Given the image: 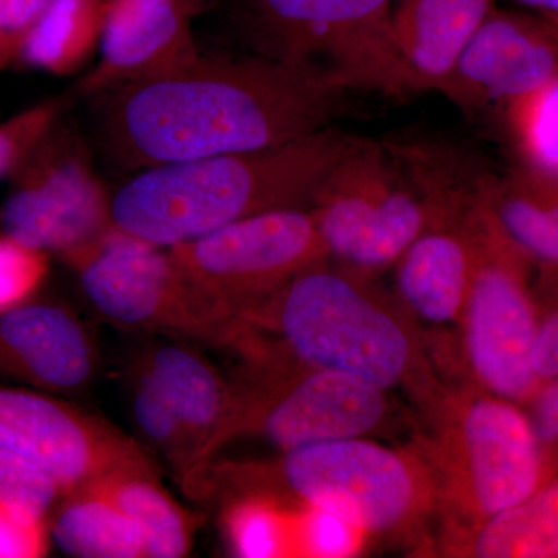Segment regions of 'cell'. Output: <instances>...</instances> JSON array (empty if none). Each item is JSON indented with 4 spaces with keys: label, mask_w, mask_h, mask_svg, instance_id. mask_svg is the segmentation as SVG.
<instances>
[{
    "label": "cell",
    "mask_w": 558,
    "mask_h": 558,
    "mask_svg": "<svg viewBox=\"0 0 558 558\" xmlns=\"http://www.w3.org/2000/svg\"><path fill=\"white\" fill-rule=\"evenodd\" d=\"M50 270V255L0 231V314L38 295Z\"/></svg>",
    "instance_id": "29"
},
{
    "label": "cell",
    "mask_w": 558,
    "mask_h": 558,
    "mask_svg": "<svg viewBox=\"0 0 558 558\" xmlns=\"http://www.w3.org/2000/svg\"><path fill=\"white\" fill-rule=\"evenodd\" d=\"M211 0H106L98 61L76 81L73 97L105 92L179 68L201 53L193 24Z\"/></svg>",
    "instance_id": "13"
},
{
    "label": "cell",
    "mask_w": 558,
    "mask_h": 558,
    "mask_svg": "<svg viewBox=\"0 0 558 558\" xmlns=\"http://www.w3.org/2000/svg\"><path fill=\"white\" fill-rule=\"evenodd\" d=\"M89 486L105 494L140 527L145 557H186L196 519L160 484L157 470H123Z\"/></svg>",
    "instance_id": "21"
},
{
    "label": "cell",
    "mask_w": 558,
    "mask_h": 558,
    "mask_svg": "<svg viewBox=\"0 0 558 558\" xmlns=\"http://www.w3.org/2000/svg\"><path fill=\"white\" fill-rule=\"evenodd\" d=\"M211 487V499L253 492L317 506L366 532L405 523L421 498V481L409 459L363 438L296 447L270 462H215Z\"/></svg>",
    "instance_id": "4"
},
{
    "label": "cell",
    "mask_w": 558,
    "mask_h": 558,
    "mask_svg": "<svg viewBox=\"0 0 558 558\" xmlns=\"http://www.w3.org/2000/svg\"><path fill=\"white\" fill-rule=\"evenodd\" d=\"M459 459L470 506L488 520L537 490L542 462L532 422L508 400H472L459 421Z\"/></svg>",
    "instance_id": "15"
},
{
    "label": "cell",
    "mask_w": 558,
    "mask_h": 558,
    "mask_svg": "<svg viewBox=\"0 0 558 558\" xmlns=\"http://www.w3.org/2000/svg\"><path fill=\"white\" fill-rule=\"evenodd\" d=\"M396 0H247L256 51L318 73L344 92L407 97L395 49Z\"/></svg>",
    "instance_id": "6"
},
{
    "label": "cell",
    "mask_w": 558,
    "mask_h": 558,
    "mask_svg": "<svg viewBox=\"0 0 558 558\" xmlns=\"http://www.w3.org/2000/svg\"><path fill=\"white\" fill-rule=\"evenodd\" d=\"M483 196L510 245L558 266V178L531 171L529 178L498 182L486 175Z\"/></svg>",
    "instance_id": "22"
},
{
    "label": "cell",
    "mask_w": 558,
    "mask_h": 558,
    "mask_svg": "<svg viewBox=\"0 0 558 558\" xmlns=\"http://www.w3.org/2000/svg\"><path fill=\"white\" fill-rule=\"evenodd\" d=\"M112 194L64 116L7 180L0 231L65 263L112 229Z\"/></svg>",
    "instance_id": "8"
},
{
    "label": "cell",
    "mask_w": 558,
    "mask_h": 558,
    "mask_svg": "<svg viewBox=\"0 0 558 558\" xmlns=\"http://www.w3.org/2000/svg\"><path fill=\"white\" fill-rule=\"evenodd\" d=\"M513 2L538 11V13L545 14L550 21L558 24V0H513Z\"/></svg>",
    "instance_id": "35"
},
{
    "label": "cell",
    "mask_w": 558,
    "mask_h": 558,
    "mask_svg": "<svg viewBox=\"0 0 558 558\" xmlns=\"http://www.w3.org/2000/svg\"><path fill=\"white\" fill-rule=\"evenodd\" d=\"M532 366L537 379H558V314L538 326L532 351Z\"/></svg>",
    "instance_id": "33"
},
{
    "label": "cell",
    "mask_w": 558,
    "mask_h": 558,
    "mask_svg": "<svg viewBox=\"0 0 558 558\" xmlns=\"http://www.w3.org/2000/svg\"><path fill=\"white\" fill-rule=\"evenodd\" d=\"M502 244L505 236L483 199L478 256L462 312L465 349L483 387L497 398L515 400L527 396L537 381L532 351L538 326Z\"/></svg>",
    "instance_id": "12"
},
{
    "label": "cell",
    "mask_w": 558,
    "mask_h": 558,
    "mask_svg": "<svg viewBox=\"0 0 558 558\" xmlns=\"http://www.w3.org/2000/svg\"><path fill=\"white\" fill-rule=\"evenodd\" d=\"M72 95L35 102L0 121V185L7 183L22 157L68 112Z\"/></svg>",
    "instance_id": "28"
},
{
    "label": "cell",
    "mask_w": 558,
    "mask_h": 558,
    "mask_svg": "<svg viewBox=\"0 0 558 558\" xmlns=\"http://www.w3.org/2000/svg\"><path fill=\"white\" fill-rule=\"evenodd\" d=\"M558 75V33L548 22L492 11L440 94L462 112L512 102Z\"/></svg>",
    "instance_id": "14"
},
{
    "label": "cell",
    "mask_w": 558,
    "mask_h": 558,
    "mask_svg": "<svg viewBox=\"0 0 558 558\" xmlns=\"http://www.w3.org/2000/svg\"><path fill=\"white\" fill-rule=\"evenodd\" d=\"M263 369L266 379L252 391L236 387L233 439L255 435L288 451L363 438L387 416L385 389L359 377L329 369Z\"/></svg>",
    "instance_id": "10"
},
{
    "label": "cell",
    "mask_w": 558,
    "mask_h": 558,
    "mask_svg": "<svg viewBox=\"0 0 558 558\" xmlns=\"http://www.w3.org/2000/svg\"><path fill=\"white\" fill-rule=\"evenodd\" d=\"M348 92L267 54H204L98 95L100 135L124 171L286 145L333 126Z\"/></svg>",
    "instance_id": "1"
},
{
    "label": "cell",
    "mask_w": 558,
    "mask_h": 558,
    "mask_svg": "<svg viewBox=\"0 0 558 558\" xmlns=\"http://www.w3.org/2000/svg\"><path fill=\"white\" fill-rule=\"evenodd\" d=\"M310 209L328 258L360 277L395 266L428 226L435 202L389 143L357 137Z\"/></svg>",
    "instance_id": "7"
},
{
    "label": "cell",
    "mask_w": 558,
    "mask_h": 558,
    "mask_svg": "<svg viewBox=\"0 0 558 558\" xmlns=\"http://www.w3.org/2000/svg\"><path fill=\"white\" fill-rule=\"evenodd\" d=\"M65 264L92 307L117 328L216 347L170 250L113 226Z\"/></svg>",
    "instance_id": "9"
},
{
    "label": "cell",
    "mask_w": 558,
    "mask_h": 558,
    "mask_svg": "<svg viewBox=\"0 0 558 558\" xmlns=\"http://www.w3.org/2000/svg\"><path fill=\"white\" fill-rule=\"evenodd\" d=\"M494 10V0H396L391 33L409 94H440Z\"/></svg>",
    "instance_id": "18"
},
{
    "label": "cell",
    "mask_w": 558,
    "mask_h": 558,
    "mask_svg": "<svg viewBox=\"0 0 558 558\" xmlns=\"http://www.w3.org/2000/svg\"><path fill=\"white\" fill-rule=\"evenodd\" d=\"M64 488L50 473L13 451L0 449V502L32 519L49 523L64 497Z\"/></svg>",
    "instance_id": "27"
},
{
    "label": "cell",
    "mask_w": 558,
    "mask_h": 558,
    "mask_svg": "<svg viewBox=\"0 0 558 558\" xmlns=\"http://www.w3.org/2000/svg\"><path fill=\"white\" fill-rule=\"evenodd\" d=\"M0 449L50 473L68 492L123 470H157L137 440L61 396L0 384Z\"/></svg>",
    "instance_id": "11"
},
{
    "label": "cell",
    "mask_w": 558,
    "mask_h": 558,
    "mask_svg": "<svg viewBox=\"0 0 558 558\" xmlns=\"http://www.w3.org/2000/svg\"><path fill=\"white\" fill-rule=\"evenodd\" d=\"M50 543L49 523L0 502V558L46 557Z\"/></svg>",
    "instance_id": "31"
},
{
    "label": "cell",
    "mask_w": 558,
    "mask_h": 558,
    "mask_svg": "<svg viewBox=\"0 0 558 558\" xmlns=\"http://www.w3.org/2000/svg\"><path fill=\"white\" fill-rule=\"evenodd\" d=\"M51 0H0V72L16 68L28 33Z\"/></svg>",
    "instance_id": "32"
},
{
    "label": "cell",
    "mask_w": 558,
    "mask_h": 558,
    "mask_svg": "<svg viewBox=\"0 0 558 558\" xmlns=\"http://www.w3.org/2000/svg\"><path fill=\"white\" fill-rule=\"evenodd\" d=\"M168 250L216 347L230 349L253 311L328 260L310 208L260 213Z\"/></svg>",
    "instance_id": "5"
},
{
    "label": "cell",
    "mask_w": 558,
    "mask_h": 558,
    "mask_svg": "<svg viewBox=\"0 0 558 558\" xmlns=\"http://www.w3.org/2000/svg\"><path fill=\"white\" fill-rule=\"evenodd\" d=\"M137 360L170 400L205 468L213 470L216 454L233 438L236 387L196 348L179 339L156 341Z\"/></svg>",
    "instance_id": "17"
},
{
    "label": "cell",
    "mask_w": 558,
    "mask_h": 558,
    "mask_svg": "<svg viewBox=\"0 0 558 558\" xmlns=\"http://www.w3.org/2000/svg\"><path fill=\"white\" fill-rule=\"evenodd\" d=\"M97 369L94 339L68 304L35 296L0 314L2 379L69 396L89 388Z\"/></svg>",
    "instance_id": "16"
},
{
    "label": "cell",
    "mask_w": 558,
    "mask_h": 558,
    "mask_svg": "<svg viewBox=\"0 0 558 558\" xmlns=\"http://www.w3.org/2000/svg\"><path fill=\"white\" fill-rule=\"evenodd\" d=\"M263 332L274 333L277 343L252 359L339 371L385 391L413 369L405 326L360 286L357 275L326 263L304 270L245 318L244 340Z\"/></svg>",
    "instance_id": "3"
},
{
    "label": "cell",
    "mask_w": 558,
    "mask_h": 558,
    "mask_svg": "<svg viewBox=\"0 0 558 558\" xmlns=\"http://www.w3.org/2000/svg\"><path fill=\"white\" fill-rule=\"evenodd\" d=\"M508 109L531 171L558 178V75Z\"/></svg>",
    "instance_id": "26"
},
{
    "label": "cell",
    "mask_w": 558,
    "mask_h": 558,
    "mask_svg": "<svg viewBox=\"0 0 558 558\" xmlns=\"http://www.w3.org/2000/svg\"><path fill=\"white\" fill-rule=\"evenodd\" d=\"M531 422L539 442H558V379L539 392Z\"/></svg>",
    "instance_id": "34"
},
{
    "label": "cell",
    "mask_w": 558,
    "mask_h": 558,
    "mask_svg": "<svg viewBox=\"0 0 558 558\" xmlns=\"http://www.w3.org/2000/svg\"><path fill=\"white\" fill-rule=\"evenodd\" d=\"M355 138L333 124L274 148L146 168L112 194L113 226L171 248L260 213L310 208Z\"/></svg>",
    "instance_id": "2"
},
{
    "label": "cell",
    "mask_w": 558,
    "mask_h": 558,
    "mask_svg": "<svg viewBox=\"0 0 558 558\" xmlns=\"http://www.w3.org/2000/svg\"><path fill=\"white\" fill-rule=\"evenodd\" d=\"M106 0H51L28 33L16 68L73 76L100 49Z\"/></svg>",
    "instance_id": "20"
},
{
    "label": "cell",
    "mask_w": 558,
    "mask_h": 558,
    "mask_svg": "<svg viewBox=\"0 0 558 558\" xmlns=\"http://www.w3.org/2000/svg\"><path fill=\"white\" fill-rule=\"evenodd\" d=\"M470 553L484 558L558 556V481L484 521Z\"/></svg>",
    "instance_id": "24"
},
{
    "label": "cell",
    "mask_w": 558,
    "mask_h": 558,
    "mask_svg": "<svg viewBox=\"0 0 558 558\" xmlns=\"http://www.w3.org/2000/svg\"><path fill=\"white\" fill-rule=\"evenodd\" d=\"M279 502L281 499L253 492L229 495L222 527L233 556L274 558L293 553V513Z\"/></svg>",
    "instance_id": "25"
},
{
    "label": "cell",
    "mask_w": 558,
    "mask_h": 558,
    "mask_svg": "<svg viewBox=\"0 0 558 558\" xmlns=\"http://www.w3.org/2000/svg\"><path fill=\"white\" fill-rule=\"evenodd\" d=\"M50 539L65 556L142 558L145 542L134 523L105 494L92 486L68 492L49 520Z\"/></svg>",
    "instance_id": "19"
},
{
    "label": "cell",
    "mask_w": 558,
    "mask_h": 558,
    "mask_svg": "<svg viewBox=\"0 0 558 558\" xmlns=\"http://www.w3.org/2000/svg\"><path fill=\"white\" fill-rule=\"evenodd\" d=\"M128 398L140 435L167 459L186 497L211 501V470L201 461L170 400L137 359L128 373Z\"/></svg>",
    "instance_id": "23"
},
{
    "label": "cell",
    "mask_w": 558,
    "mask_h": 558,
    "mask_svg": "<svg viewBox=\"0 0 558 558\" xmlns=\"http://www.w3.org/2000/svg\"><path fill=\"white\" fill-rule=\"evenodd\" d=\"M359 532L362 531L339 513L300 505L299 512L293 513V553L307 557H347L357 548Z\"/></svg>",
    "instance_id": "30"
}]
</instances>
